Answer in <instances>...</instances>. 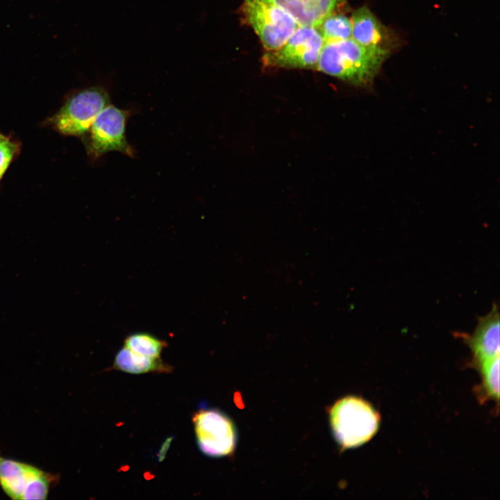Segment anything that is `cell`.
I'll return each instance as SVG.
<instances>
[{
	"instance_id": "4",
	"label": "cell",
	"mask_w": 500,
	"mask_h": 500,
	"mask_svg": "<svg viewBox=\"0 0 500 500\" xmlns=\"http://www.w3.org/2000/svg\"><path fill=\"white\" fill-rule=\"evenodd\" d=\"M110 104L107 90L94 85L73 92L53 117L56 129L66 135H85L98 114Z\"/></svg>"
},
{
	"instance_id": "14",
	"label": "cell",
	"mask_w": 500,
	"mask_h": 500,
	"mask_svg": "<svg viewBox=\"0 0 500 500\" xmlns=\"http://www.w3.org/2000/svg\"><path fill=\"white\" fill-rule=\"evenodd\" d=\"M316 27L322 35L324 43L351 38V19L337 12L326 17Z\"/></svg>"
},
{
	"instance_id": "12",
	"label": "cell",
	"mask_w": 500,
	"mask_h": 500,
	"mask_svg": "<svg viewBox=\"0 0 500 500\" xmlns=\"http://www.w3.org/2000/svg\"><path fill=\"white\" fill-rule=\"evenodd\" d=\"M112 369L128 374H140L149 372H170L172 366L160 358H152L137 353L124 346L115 355Z\"/></svg>"
},
{
	"instance_id": "2",
	"label": "cell",
	"mask_w": 500,
	"mask_h": 500,
	"mask_svg": "<svg viewBox=\"0 0 500 500\" xmlns=\"http://www.w3.org/2000/svg\"><path fill=\"white\" fill-rule=\"evenodd\" d=\"M329 416L333 435L342 449L368 442L378 432L381 423L380 415L374 407L356 396L336 401Z\"/></svg>"
},
{
	"instance_id": "1",
	"label": "cell",
	"mask_w": 500,
	"mask_h": 500,
	"mask_svg": "<svg viewBox=\"0 0 500 500\" xmlns=\"http://www.w3.org/2000/svg\"><path fill=\"white\" fill-rule=\"evenodd\" d=\"M389 54L388 51L365 47L352 38L324 43L316 70L366 87L372 83Z\"/></svg>"
},
{
	"instance_id": "5",
	"label": "cell",
	"mask_w": 500,
	"mask_h": 500,
	"mask_svg": "<svg viewBox=\"0 0 500 500\" xmlns=\"http://www.w3.org/2000/svg\"><path fill=\"white\" fill-rule=\"evenodd\" d=\"M130 112L112 104L105 107L96 117L86 133L85 145L94 160L110 151L134 156V149L126 137V126Z\"/></svg>"
},
{
	"instance_id": "10",
	"label": "cell",
	"mask_w": 500,
	"mask_h": 500,
	"mask_svg": "<svg viewBox=\"0 0 500 500\" xmlns=\"http://www.w3.org/2000/svg\"><path fill=\"white\" fill-rule=\"evenodd\" d=\"M350 19L353 40L367 48L390 51L392 44L388 31L367 7L354 10Z\"/></svg>"
},
{
	"instance_id": "8",
	"label": "cell",
	"mask_w": 500,
	"mask_h": 500,
	"mask_svg": "<svg viewBox=\"0 0 500 500\" xmlns=\"http://www.w3.org/2000/svg\"><path fill=\"white\" fill-rule=\"evenodd\" d=\"M197 445L206 456L219 458L234 451L237 435L231 419L216 409H203L192 417Z\"/></svg>"
},
{
	"instance_id": "3",
	"label": "cell",
	"mask_w": 500,
	"mask_h": 500,
	"mask_svg": "<svg viewBox=\"0 0 500 500\" xmlns=\"http://www.w3.org/2000/svg\"><path fill=\"white\" fill-rule=\"evenodd\" d=\"M240 12L265 51L280 48L300 26L285 11L264 0H243Z\"/></svg>"
},
{
	"instance_id": "6",
	"label": "cell",
	"mask_w": 500,
	"mask_h": 500,
	"mask_svg": "<svg viewBox=\"0 0 500 500\" xmlns=\"http://www.w3.org/2000/svg\"><path fill=\"white\" fill-rule=\"evenodd\" d=\"M324 44L316 26H299L280 48L265 51L262 62L269 67L316 69Z\"/></svg>"
},
{
	"instance_id": "16",
	"label": "cell",
	"mask_w": 500,
	"mask_h": 500,
	"mask_svg": "<svg viewBox=\"0 0 500 500\" xmlns=\"http://www.w3.org/2000/svg\"><path fill=\"white\" fill-rule=\"evenodd\" d=\"M19 151V144L10 137L0 134V180Z\"/></svg>"
},
{
	"instance_id": "15",
	"label": "cell",
	"mask_w": 500,
	"mask_h": 500,
	"mask_svg": "<svg viewBox=\"0 0 500 500\" xmlns=\"http://www.w3.org/2000/svg\"><path fill=\"white\" fill-rule=\"evenodd\" d=\"M167 345V342L164 340L147 333L131 334L124 340L126 347L137 353L152 358H160V354Z\"/></svg>"
},
{
	"instance_id": "17",
	"label": "cell",
	"mask_w": 500,
	"mask_h": 500,
	"mask_svg": "<svg viewBox=\"0 0 500 500\" xmlns=\"http://www.w3.org/2000/svg\"><path fill=\"white\" fill-rule=\"evenodd\" d=\"M172 441V438H168L166 440L165 443L162 445L161 449H160L159 453H158V460L159 461H162L163 458H165V453L168 449V447L170 444V442Z\"/></svg>"
},
{
	"instance_id": "7",
	"label": "cell",
	"mask_w": 500,
	"mask_h": 500,
	"mask_svg": "<svg viewBox=\"0 0 500 500\" xmlns=\"http://www.w3.org/2000/svg\"><path fill=\"white\" fill-rule=\"evenodd\" d=\"M58 478L33 465L0 455V486L12 499H46Z\"/></svg>"
},
{
	"instance_id": "11",
	"label": "cell",
	"mask_w": 500,
	"mask_h": 500,
	"mask_svg": "<svg viewBox=\"0 0 500 500\" xmlns=\"http://www.w3.org/2000/svg\"><path fill=\"white\" fill-rule=\"evenodd\" d=\"M279 7L300 26H317L346 0H264Z\"/></svg>"
},
{
	"instance_id": "13",
	"label": "cell",
	"mask_w": 500,
	"mask_h": 500,
	"mask_svg": "<svg viewBox=\"0 0 500 500\" xmlns=\"http://www.w3.org/2000/svg\"><path fill=\"white\" fill-rule=\"evenodd\" d=\"M481 374V384L476 389L482 403L499 401V356L481 364L477 368Z\"/></svg>"
},
{
	"instance_id": "9",
	"label": "cell",
	"mask_w": 500,
	"mask_h": 500,
	"mask_svg": "<svg viewBox=\"0 0 500 500\" xmlns=\"http://www.w3.org/2000/svg\"><path fill=\"white\" fill-rule=\"evenodd\" d=\"M499 314L494 304L484 317H480L472 334L459 333L469 347L472 354V365L478 368L483 362L499 356Z\"/></svg>"
}]
</instances>
